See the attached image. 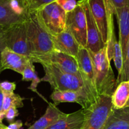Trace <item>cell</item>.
I'll return each instance as SVG.
<instances>
[{
    "mask_svg": "<svg viewBox=\"0 0 129 129\" xmlns=\"http://www.w3.org/2000/svg\"><path fill=\"white\" fill-rule=\"evenodd\" d=\"M16 83L14 82L3 81L0 83V89L3 93H14Z\"/></svg>",
    "mask_w": 129,
    "mask_h": 129,
    "instance_id": "27",
    "label": "cell"
},
{
    "mask_svg": "<svg viewBox=\"0 0 129 129\" xmlns=\"http://www.w3.org/2000/svg\"><path fill=\"white\" fill-rule=\"evenodd\" d=\"M6 126L3 123H0V129H6Z\"/></svg>",
    "mask_w": 129,
    "mask_h": 129,
    "instance_id": "33",
    "label": "cell"
},
{
    "mask_svg": "<svg viewBox=\"0 0 129 129\" xmlns=\"http://www.w3.org/2000/svg\"><path fill=\"white\" fill-rule=\"evenodd\" d=\"M45 75L40 80L47 82L54 90L74 91L86 95L93 102H96L98 96L83 80V78L66 73L50 64H42Z\"/></svg>",
    "mask_w": 129,
    "mask_h": 129,
    "instance_id": "1",
    "label": "cell"
},
{
    "mask_svg": "<svg viewBox=\"0 0 129 129\" xmlns=\"http://www.w3.org/2000/svg\"><path fill=\"white\" fill-rule=\"evenodd\" d=\"M26 26L30 50L29 57L46 54L54 50L51 36L40 26L35 13L28 15Z\"/></svg>",
    "mask_w": 129,
    "mask_h": 129,
    "instance_id": "3",
    "label": "cell"
},
{
    "mask_svg": "<svg viewBox=\"0 0 129 129\" xmlns=\"http://www.w3.org/2000/svg\"><path fill=\"white\" fill-rule=\"evenodd\" d=\"M87 1L92 16L106 44L108 37V18L114 8L108 0H87Z\"/></svg>",
    "mask_w": 129,
    "mask_h": 129,
    "instance_id": "10",
    "label": "cell"
},
{
    "mask_svg": "<svg viewBox=\"0 0 129 129\" xmlns=\"http://www.w3.org/2000/svg\"><path fill=\"white\" fill-rule=\"evenodd\" d=\"M55 2L66 13L73 11L78 4L76 0H57Z\"/></svg>",
    "mask_w": 129,
    "mask_h": 129,
    "instance_id": "26",
    "label": "cell"
},
{
    "mask_svg": "<svg viewBox=\"0 0 129 129\" xmlns=\"http://www.w3.org/2000/svg\"><path fill=\"white\" fill-rule=\"evenodd\" d=\"M35 13L40 26L51 36L65 30L66 13L56 2L45 5Z\"/></svg>",
    "mask_w": 129,
    "mask_h": 129,
    "instance_id": "4",
    "label": "cell"
},
{
    "mask_svg": "<svg viewBox=\"0 0 129 129\" xmlns=\"http://www.w3.org/2000/svg\"><path fill=\"white\" fill-rule=\"evenodd\" d=\"M111 99L113 109L129 108V81H123L117 84Z\"/></svg>",
    "mask_w": 129,
    "mask_h": 129,
    "instance_id": "19",
    "label": "cell"
},
{
    "mask_svg": "<svg viewBox=\"0 0 129 129\" xmlns=\"http://www.w3.org/2000/svg\"><path fill=\"white\" fill-rule=\"evenodd\" d=\"M65 114L54 103H49L47 108L42 117L27 129H47Z\"/></svg>",
    "mask_w": 129,
    "mask_h": 129,
    "instance_id": "18",
    "label": "cell"
},
{
    "mask_svg": "<svg viewBox=\"0 0 129 129\" xmlns=\"http://www.w3.org/2000/svg\"><path fill=\"white\" fill-rule=\"evenodd\" d=\"M119 27V42L122 49L123 60L125 56L129 39V3L123 7L114 9Z\"/></svg>",
    "mask_w": 129,
    "mask_h": 129,
    "instance_id": "16",
    "label": "cell"
},
{
    "mask_svg": "<svg viewBox=\"0 0 129 129\" xmlns=\"http://www.w3.org/2000/svg\"><path fill=\"white\" fill-rule=\"evenodd\" d=\"M86 18L87 42L86 47L91 52H96L106 47L95 21L89 10L87 0H81Z\"/></svg>",
    "mask_w": 129,
    "mask_h": 129,
    "instance_id": "11",
    "label": "cell"
},
{
    "mask_svg": "<svg viewBox=\"0 0 129 129\" xmlns=\"http://www.w3.org/2000/svg\"><path fill=\"white\" fill-rule=\"evenodd\" d=\"M23 123L21 120H16L10 123L8 126H6V129H20L22 127Z\"/></svg>",
    "mask_w": 129,
    "mask_h": 129,
    "instance_id": "31",
    "label": "cell"
},
{
    "mask_svg": "<svg viewBox=\"0 0 129 129\" xmlns=\"http://www.w3.org/2000/svg\"><path fill=\"white\" fill-rule=\"evenodd\" d=\"M112 59L114 61V64L116 67V69L118 71V78H117V79H118L122 75L123 67V55H122L121 47L118 41L116 42L115 44L114 49H113V58H112Z\"/></svg>",
    "mask_w": 129,
    "mask_h": 129,
    "instance_id": "23",
    "label": "cell"
},
{
    "mask_svg": "<svg viewBox=\"0 0 129 129\" xmlns=\"http://www.w3.org/2000/svg\"><path fill=\"white\" fill-rule=\"evenodd\" d=\"M57 0H22V5L26 13H33L44 6L52 3L55 2Z\"/></svg>",
    "mask_w": 129,
    "mask_h": 129,
    "instance_id": "22",
    "label": "cell"
},
{
    "mask_svg": "<svg viewBox=\"0 0 129 129\" xmlns=\"http://www.w3.org/2000/svg\"><path fill=\"white\" fill-rule=\"evenodd\" d=\"M3 29L4 28H3L2 27H0V74L1 73V72L3 71V70L2 69V66H1V52L3 51V50L6 47L5 37H4Z\"/></svg>",
    "mask_w": 129,
    "mask_h": 129,
    "instance_id": "29",
    "label": "cell"
},
{
    "mask_svg": "<svg viewBox=\"0 0 129 129\" xmlns=\"http://www.w3.org/2000/svg\"><path fill=\"white\" fill-rule=\"evenodd\" d=\"M89 52L94 66L97 94L111 96L117 86V79L108 58L107 47L96 52Z\"/></svg>",
    "mask_w": 129,
    "mask_h": 129,
    "instance_id": "2",
    "label": "cell"
},
{
    "mask_svg": "<svg viewBox=\"0 0 129 129\" xmlns=\"http://www.w3.org/2000/svg\"><path fill=\"white\" fill-rule=\"evenodd\" d=\"M3 34L6 47L18 54L30 56L26 20L4 28Z\"/></svg>",
    "mask_w": 129,
    "mask_h": 129,
    "instance_id": "7",
    "label": "cell"
},
{
    "mask_svg": "<svg viewBox=\"0 0 129 129\" xmlns=\"http://www.w3.org/2000/svg\"><path fill=\"white\" fill-rule=\"evenodd\" d=\"M2 123V121H1V120H0V123Z\"/></svg>",
    "mask_w": 129,
    "mask_h": 129,
    "instance_id": "34",
    "label": "cell"
},
{
    "mask_svg": "<svg viewBox=\"0 0 129 129\" xmlns=\"http://www.w3.org/2000/svg\"><path fill=\"white\" fill-rule=\"evenodd\" d=\"M84 119V109L73 113H66L47 129H81Z\"/></svg>",
    "mask_w": 129,
    "mask_h": 129,
    "instance_id": "17",
    "label": "cell"
},
{
    "mask_svg": "<svg viewBox=\"0 0 129 129\" xmlns=\"http://www.w3.org/2000/svg\"><path fill=\"white\" fill-rule=\"evenodd\" d=\"M3 93L1 89H0V112L2 108V105H3Z\"/></svg>",
    "mask_w": 129,
    "mask_h": 129,
    "instance_id": "32",
    "label": "cell"
},
{
    "mask_svg": "<svg viewBox=\"0 0 129 129\" xmlns=\"http://www.w3.org/2000/svg\"><path fill=\"white\" fill-rule=\"evenodd\" d=\"M3 100L2 108L0 112V120L5 118L6 112L11 107L19 108H22L24 106L23 98L19 94L15 93H3Z\"/></svg>",
    "mask_w": 129,
    "mask_h": 129,
    "instance_id": "21",
    "label": "cell"
},
{
    "mask_svg": "<svg viewBox=\"0 0 129 129\" xmlns=\"http://www.w3.org/2000/svg\"><path fill=\"white\" fill-rule=\"evenodd\" d=\"M123 81H129V39L127 44L125 56L123 60V71L121 76L117 79V85Z\"/></svg>",
    "mask_w": 129,
    "mask_h": 129,
    "instance_id": "24",
    "label": "cell"
},
{
    "mask_svg": "<svg viewBox=\"0 0 129 129\" xmlns=\"http://www.w3.org/2000/svg\"><path fill=\"white\" fill-rule=\"evenodd\" d=\"M18 115L19 112L18 110V108H15V107H11L6 112L5 118L7 120L8 122L12 123V122H13L15 118L18 116Z\"/></svg>",
    "mask_w": 129,
    "mask_h": 129,
    "instance_id": "28",
    "label": "cell"
},
{
    "mask_svg": "<svg viewBox=\"0 0 129 129\" xmlns=\"http://www.w3.org/2000/svg\"><path fill=\"white\" fill-rule=\"evenodd\" d=\"M21 1H22V0H21Z\"/></svg>",
    "mask_w": 129,
    "mask_h": 129,
    "instance_id": "35",
    "label": "cell"
},
{
    "mask_svg": "<svg viewBox=\"0 0 129 129\" xmlns=\"http://www.w3.org/2000/svg\"><path fill=\"white\" fill-rule=\"evenodd\" d=\"M76 59L79 72L83 79L91 88L92 90L98 95L96 89L94 66L88 49L86 47L80 45Z\"/></svg>",
    "mask_w": 129,
    "mask_h": 129,
    "instance_id": "12",
    "label": "cell"
},
{
    "mask_svg": "<svg viewBox=\"0 0 129 129\" xmlns=\"http://www.w3.org/2000/svg\"><path fill=\"white\" fill-rule=\"evenodd\" d=\"M29 57L34 63H40L41 65L50 64L62 71L75 74L83 78L79 72L77 59L60 50L54 49L46 54L32 55Z\"/></svg>",
    "mask_w": 129,
    "mask_h": 129,
    "instance_id": "6",
    "label": "cell"
},
{
    "mask_svg": "<svg viewBox=\"0 0 129 129\" xmlns=\"http://www.w3.org/2000/svg\"><path fill=\"white\" fill-rule=\"evenodd\" d=\"M103 129H129V108L113 109Z\"/></svg>",
    "mask_w": 129,
    "mask_h": 129,
    "instance_id": "20",
    "label": "cell"
},
{
    "mask_svg": "<svg viewBox=\"0 0 129 129\" xmlns=\"http://www.w3.org/2000/svg\"><path fill=\"white\" fill-rule=\"evenodd\" d=\"M27 16L21 0H0V27L6 28L22 22Z\"/></svg>",
    "mask_w": 129,
    "mask_h": 129,
    "instance_id": "9",
    "label": "cell"
},
{
    "mask_svg": "<svg viewBox=\"0 0 129 129\" xmlns=\"http://www.w3.org/2000/svg\"><path fill=\"white\" fill-rule=\"evenodd\" d=\"M35 74H36V73H35L34 62L30 59L26 65V66L25 67L21 74L22 76V81H31V80L34 79Z\"/></svg>",
    "mask_w": 129,
    "mask_h": 129,
    "instance_id": "25",
    "label": "cell"
},
{
    "mask_svg": "<svg viewBox=\"0 0 129 129\" xmlns=\"http://www.w3.org/2000/svg\"><path fill=\"white\" fill-rule=\"evenodd\" d=\"M51 39L54 49L77 59L80 45L68 29L65 28L64 31L55 36H51Z\"/></svg>",
    "mask_w": 129,
    "mask_h": 129,
    "instance_id": "13",
    "label": "cell"
},
{
    "mask_svg": "<svg viewBox=\"0 0 129 129\" xmlns=\"http://www.w3.org/2000/svg\"><path fill=\"white\" fill-rule=\"evenodd\" d=\"M110 96H99L96 102L84 109V119L81 129H103L113 112Z\"/></svg>",
    "mask_w": 129,
    "mask_h": 129,
    "instance_id": "5",
    "label": "cell"
},
{
    "mask_svg": "<svg viewBox=\"0 0 129 129\" xmlns=\"http://www.w3.org/2000/svg\"><path fill=\"white\" fill-rule=\"evenodd\" d=\"M86 18L81 0L78 1L77 6L71 12L66 13V28L72 34L79 45L86 47Z\"/></svg>",
    "mask_w": 129,
    "mask_h": 129,
    "instance_id": "8",
    "label": "cell"
},
{
    "mask_svg": "<svg viewBox=\"0 0 129 129\" xmlns=\"http://www.w3.org/2000/svg\"><path fill=\"white\" fill-rule=\"evenodd\" d=\"M113 8H119L129 3V0H108Z\"/></svg>",
    "mask_w": 129,
    "mask_h": 129,
    "instance_id": "30",
    "label": "cell"
},
{
    "mask_svg": "<svg viewBox=\"0 0 129 129\" xmlns=\"http://www.w3.org/2000/svg\"><path fill=\"white\" fill-rule=\"evenodd\" d=\"M29 57L18 54L5 47L1 54V64L3 70L10 69L21 74L30 60Z\"/></svg>",
    "mask_w": 129,
    "mask_h": 129,
    "instance_id": "15",
    "label": "cell"
},
{
    "mask_svg": "<svg viewBox=\"0 0 129 129\" xmlns=\"http://www.w3.org/2000/svg\"><path fill=\"white\" fill-rule=\"evenodd\" d=\"M50 98L55 106L61 103H76L83 109H86L95 103L85 94L74 91L54 90Z\"/></svg>",
    "mask_w": 129,
    "mask_h": 129,
    "instance_id": "14",
    "label": "cell"
}]
</instances>
